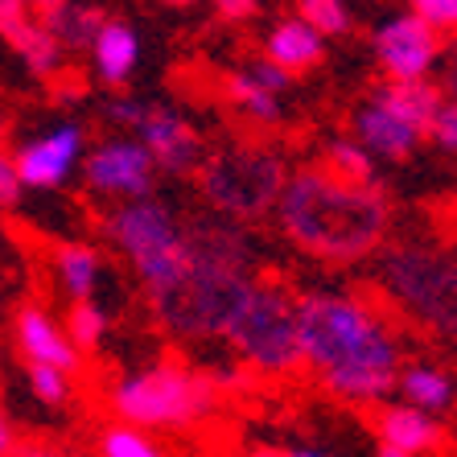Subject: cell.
I'll return each instance as SVG.
<instances>
[{"mask_svg": "<svg viewBox=\"0 0 457 457\" xmlns=\"http://www.w3.org/2000/svg\"><path fill=\"white\" fill-rule=\"evenodd\" d=\"M9 46L17 50V58L25 62V71H29L33 79H54L58 71H62V62H66V46L58 42V37L37 21V17H33V21L25 25Z\"/></svg>", "mask_w": 457, "mask_h": 457, "instance_id": "cell-21", "label": "cell"}, {"mask_svg": "<svg viewBox=\"0 0 457 457\" xmlns=\"http://www.w3.org/2000/svg\"><path fill=\"white\" fill-rule=\"evenodd\" d=\"M445 96L457 99V42H453V50H449V83H445Z\"/></svg>", "mask_w": 457, "mask_h": 457, "instance_id": "cell-38", "label": "cell"}, {"mask_svg": "<svg viewBox=\"0 0 457 457\" xmlns=\"http://www.w3.org/2000/svg\"><path fill=\"white\" fill-rule=\"evenodd\" d=\"M441 96L445 91H436L428 79H412V83H387L383 79L351 112V137L375 161L400 165L425 145L428 120H433Z\"/></svg>", "mask_w": 457, "mask_h": 457, "instance_id": "cell-7", "label": "cell"}, {"mask_svg": "<svg viewBox=\"0 0 457 457\" xmlns=\"http://www.w3.org/2000/svg\"><path fill=\"white\" fill-rule=\"evenodd\" d=\"M247 71H252L260 83L272 87V91H280V96H288V87H293V75H288V71H280L277 62H268L264 54H260V58H252V62H247Z\"/></svg>", "mask_w": 457, "mask_h": 457, "instance_id": "cell-34", "label": "cell"}, {"mask_svg": "<svg viewBox=\"0 0 457 457\" xmlns=\"http://www.w3.org/2000/svg\"><path fill=\"white\" fill-rule=\"evenodd\" d=\"M395 392H400L404 404L420 408V412H433V416L449 412V408L457 404L453 379H449L441 367H433V362H408V367H400Z\"/></svg>", "mask_w": 457, "mask_h": 457, "instance_id": "cell-20", "label": "cell"}, {"mask_svg": "<svg viewBox=\"0 0 457 457\" xmlns=\"http://www.w3.org/2000/svg\"><path fill=\"white\" fill-rule=\"evenodd\" d=\"M29 21H33V12L25 0H0V37L4 42H12Z\"/></svg>", "mask_w": 457, "mask_h": 457, "instance_id": "cell-32", "label": "cell"}, {"mask_svg": "<svg viewBox=\"0 0 457 457\" xmlns=\"http://www.w3.org/2000/svg\"><path fill=\"white\" fill-rule=\"evenodd\" d=\"M0 145H4V120H0Z\"/></svg>", "mask_w": 457, "mask_h": 457, "instance_id": "cell-43", "label": "cell"}, {"mask_svg": "<svg viewBox=\"0 0 457 457\" xmlns=\"http://www.w3.org/2000/svg\"><path fill=\"white\" fill-rule=\"evenodd\" d=\"M260 54H264L268 62H277L280 71L288 75H309V71H318L326 62V54H330V42L321 37L313 25H305L297 12H288V17H277V21L264 29L260 37Z\"/></svg>", "mask_w": 457, "mask_h": 457, "instance_id": "cell-16", "label": "cell"}, {"mask_svg": "<svg viewBox=\"0 0 457 457\" xmlns=\"http://www.w3.org/2000/svg\"><path fill=\"white\" fill-rule=\"evenodd\" d=\"M408 12H416L436 33H457V0H408Z\"/></svg>", "mask_w": 457, "mask_h": 457, "instance_id": "cell-30", "label": "cell"}, {"mask_svg": "<svg viewBox=\"0 0 457 457\" xmlns=\"http://www.w3.org/2000/svg\"><path fill=\"white\" fill-rule=\"evenodd\" d=\"M272 219L297 252L351 268L383 247L392 206L379 186H351L326 165H301L280 186Z\"/></svg>", "mask_w": 457, "mask_h": 457, "instance_id": "cell-2", "label": "cell"}, {"mask_svg": "<svg viewBox=\"0 0 457 457\" xmlns=\"http://www.w3.org/2000/svg\"><path fill=\"white\" fill-rule=\"evenodd\" d=\"M247 457H277V453H272V449H252Z\"/></svg>", "mask_w": 457, "mask_h": 457, "instance_id": "cell-42", "label": "cell"}, {"mask_svg": "<svg viewBox=\"0 0 457 457\" xmlns=\"http://www.w3.org/2000/svg\"><path fill=\"white\" fill-rule=\"evenodd\" d=\"M79 178H83L87 194H96L99 203L116 206V203L145 198V194H157L161 173L153 165L149 149L132 132H112L99 145H87Z\"/></svg>", "mask_w": 457, "mask_h": 457, "instance_id": "cell-10", "label": "cell"}, {"mask_svg": "<svg viewBox=\"0 0 457 457\" xmlns=\"http://www.w3.org/2000/svg\"><path fill=\"white\" fill-rule=\"evenodd\" d=\"M96 453L99 457H170L149 428L124 425V420H116V425H107L104 433H99Z\"/></svg>", "mask_w": 457, "mask_h": 457, "instance_id": "cell-27", "label": "cell"}, {"mask_svg": "<svg viewBox=\"0 0 457 457\" xmlns=\"http://www.w3.org/2000/svg\"><path fill=\"white\" fill-rule=\"evenodd\" d=\"M293 12H297L305 25H313L326 42H338V37H351L354 33L351 0H293Z\"/></svg>", "mask_w": 457, "mask_h": 457, "instance_id": "cell-25", "label": "cell"}, {"mask_svg": "<svg viewBox=\"0 0 457 457\" xmlns=\"http://www.w3.org/2000/svg\"><path fill=\"white\" fill-rule=\"evenodd\" d=\"M91 54V75L104 91H124L140 71V58H145V42H140V29L128 17H104L99 29L91 33L87 42Z\"/></svg>", "mask_w": 457, "mask_h": 457, "instance_id": "cell-15", "label": "cell"}, {"mask_svg": "<svg viewBox=\"0 0 457 457\" xmlns=\"http://www.w3.org/2000/svg\"><path fill=\"white\" fill-rule=\"evenodd\" d=\"M321 165H326L334 178L351 181V186H379V161L362 149L354 137L326 140V149H321Z\"/></svg>", "mask_w": 457, "mask_h": 457, "instance_id": "cell-22", "label": "cell"}, {"mask_svg": "<svg viewBox=\"0 0 457 457\" xmlns=\"http://www.w3.org/2000/svg\"><path fill=\"white\" fill-rule=\"evenodd\" d=\"M50 272L54 285L66 301H87L99 297V285H104V255L99 247L83 244V239H66L50 252Z\"/></svg>", "mask_w": 457, "mask_h": 457, "instance_id": "cell-18", "label": "cell"}, {"mask_svg": "<svg viewBox=\"0 0 457 457\" xmlns=\"http://www.w3.org/2000/svg\"><path fill=\"white\" fill-rule=\"evenodd\" d=\"M375 457H408V453H400V449H392V445H379L375 449Z\"/></svg>", "mask_w": 457, "mask_h": 457, "instance_id": "cell-41", "label": "cell"}, {"mask_svg": "<svg viewBox=\"0 0 457 457\" xmlns=\"http://www.w3.org/2000/svg\"><path fill=\"white\" fill-rule=\"evenodd\" d=\"M223 99L247 120V124H260V128H272L285 120V96L272 91L268 83L247 71V66H235L231 75L223 79Z\"/></svg>", "mask_w": 457, "mask_h": 457, "instance_id": "cell-19", "label": "cell"}, {"mask_svg": "<svg viewBox=\"0 0 457 457\" xmlns=\"http://www.w3.org/2000/svg\"><path fill=\"white\" fill-rule=\"evenodd\" d=\"M219 383L206 371H190L181 362H153L120 375L107 387V408L116 420L137 428H186L214 412Z\"/></svg>", "mask_w": 457, "mask_h": 457, "instance_id": "cell-6", "label": "cell"}, {"mask_svg": "<svg viewBox=\"0 0 457 457\" xmlns=\"http://www.w3.org/2000/svg\"><path fill=\"white\" fill-rule=\"evenodd\" d=\"M277 457H326V453H318V449H288V453H277Z\"/></svg>", "mask_w": 457, "mask_h": 457, "instance_id": "cell-39", "label": "cell"}, {"mask_svg": "<svg viewBox=\"0 0 457 457\" xmlns=\"http://www.w3.org/2000/svg\"><path fill=\"white\" fill-rule=\"evenodd\" d=\"M104 235L120 260L137 272V285L145 288L149 305L170 297L190 272V219L157 194L116 203L104 214Z\"/></svg>", "mask_w": 457, "mask_h": 457, "instance_id": "cell-4", "label": "cell"}, {"mask_svg": "<svg viewBox=\"0 0 457 457\" xmlns=\"http://www.w3.org/2000/svg\"><path fill=\"white\" fill-rule=\"evenodd\" d=\"M25 387H29V395L37 404L54 408V412L75 404V375L58 371L50 362H25Z\"/></svg>", "mask_w": 457, "mask_h": 457, "instance_id": "cell-26", "label": "cell"}, {"mask_svg": "<svg viewBox=\"0 0 457 457\" xmlns=\"http://www.w3.org/2000/svg\"><path fill=\"white\" fill-rule=\"evenodd\" d=\"M145 107H149V99H137V96H124V91H116L112 99H104V120L112 132H137L140 116H145Z\"/></svg>", "mask_w": 457, "mask_h": 457, "instance_id": "cell-29", "label": "cell"}, {"mask_svg": "<svg viewBox=\"0 0 457 457\" xmlns=\"http://www.w3.org/2000/svg\"><path fill=\"white\" fill-rule=\"evenodd\" d=\"M260 4L264 0H211V9L219 12V21L227 25H247L260 17Z\"/></svg>", "mask_w": 457, "mask_h": 457, "instance_id": "cell-33", "label": "cell"}, {"mask_svg": "<svg viewBox=\"0 0 457 457\" xmlns=\"http://www.w3.org/2000/svg\"><path fill=\"white\" fill-rule=\"evenodd\" d=\"M21 198H25V181L17 173V161H12V153L0 149V211H17Z\"/></svg>", "mask_w": 457, "mask_h": 457, "instance_id": "cell-31", "label": "cell"}, {"mask_svg": "<svg viewBox=\"0 0 457 457\" xmlns=\"http://www.w3.org/2000/svg\"><path fill=\"white\" fill-rule=\"evenodd\" d=\"M285 178V161L268 149H255V145L219 149L198 165V190H203L206 206L231 223H255V219L272 214Z\"/></svg>", "mask_w": 457, "mask_h": 457, "instance_id": "cell-9", "label": "cell"}, {"mask_svg": "<svg viewBox=\"0 0 457 457\" xmlns=\"http://www.w3.org/2000/svg\"><path fill=\"white\" fill-rule=\"evenodd\" d=\"M375 433H379V445H392L408 457H420V453H433L445 433H441V420L433 412H420L412 404H387L375 420Z\"/></svg>", "mask_w": 457, "mask_h": 457, "instance_id": "cell-17", "label": "cell"}, {"mask_svg": "<svg viewBox=\"0 0 457 457\" xmlns=\"http://www.w3.org/2000/svg\"><path fill=\"white\" fill-rule=\"evenodd\" d=\"M425 140H433V149H441V153H449V157H457V99H453V96H441V104H436L433 120H428Z\"/></svg>", "mask_w": 457, "mask_h": 457, "instance_id": "cell-28", "label": "cell"}, {"mask_svg": "<svg viewBox=\"0 0 457 457\" xmlns=\"http://www.w3.org/2000/svg\"><path fill=\"white\" fill-rule=\"evenodd\" d=\"M62 326H66V334H71V342L87 354V351H99V346L107 342V334H112V313H107V305L96 301V297L71 301Z\"/></svg>", "mask_w": 457, "mask_h": 457, "instance_id": "cell-24", "label": "cell"}, {"mask_svg": "<svg viewBox=\"0 0 457 457\" xmlns=\"http://www.w3.org/2000/svg\"><path fill=\"white\" fill-rule=\"evenodd\" d=\"M375 280L400 313L420 321L425 330L457 338V252L441 244H404L379 247Z\"/></svg>", "mask_w": 457, "mask_h": 457, "instance_id": "cell-5", "label": "cell"}, {"mask_svg": "<svg viewBox=\"0 0 457 457\" xmlns=\"http://www.w3.org/2000/svg\"><path fill=\"white\" fill-rule=\"evenodd\" d=\"M190 272L165 301L149 305L161 330L186 342H223L227 326L247 301L260 272H255V244L239 231V223L211 214L190 219Z\"/></svg>", "mask_w": 457, "mask_h": 457, "instance_id": "cell-3", "label": "cell"}, {"mask_svg": "<svg viewBox=\"0 0 457 457\" xmlns=\"http://www.w3.org/2000/svg\"><path fill=\"white\" fill-rule=\"evenodd\" d=\"M441 50H445L441 33L408 9L371 25V58L387 83L433 79L436 62H441Z\"/></svg>", "mask_w": 457, "mask_h": 457, "instance_id": "cell-11", "label": "cell"}, {"mask_svg": "<svg viewBox=\"0 0 457 457\" xmlns=\"http://www.w3.org/2000/svg\"><path fill=\"white\" fill-rule=\"evenodd\" d=\"M107 12L96 9V4H83V0H66V4H58L54 12H46V17H37V21L46 25V29L58 37V42L66 46V50H87V42H91V33L99 29V21H104Z\"/></svg>", "mask_w": 457, "mask_h": 457, "instance_id": "cell-23", "label": "cell"}, {"mask_svg": "<svg viewBox=\"0 0 457 457\" xmlns=\"http://www.w3.org/2000/svg\"><path fill=\"white\" fill-rule=\"evenodd\" d=\"M25 4H29L33 17H46V12H54L58 4H66V0H25Z\"/></svg>", "mask_w": 457, "mask_h": 457, "instance_id": "cell-37", "label": "cell"}, {"mask_svg": "<svg viewBox=\"0 0 457 457\" xmlns=\"http://www.w3.org/2000/svg\"><path fill=\"white\" fill-rule=\"evenodd\" d=\"M12 449H17V436H12L9 416L0 412V457H12Z\"/></svg>", "mask_w": 457, "mask_h": 457, "instance_id": "cell-36", "label": "cell"}, {"mask_svg": "<svg viewBox=\"0 0 457 457\" xmlns=\"http://www.w3.org/2000/svg\"><path fill=\"white\" fill-rule=\"evenodd\" d=\"M132 137L149 149L157 173H170V178H190V173H198V165L206 161V145H203L198 124L173 104L145 107V116H140Z\"/></svg>", "mask_w": 457, "mask_h": 457, "instance_id": "cell-13", "label": "cell"}, {"mask_svg": "<svg viewBox=\"0 0 457 457\" xmlns=\"http://www.w3.org/2000/svg\"><path fill=\"white\" fill-rule=\"evenodd\" d=\"M12 342H17L25 362H50V367H58L66 375L83 371V351L71 342L62 321L37 301H29V305L12 313Z\"/></svg>", "mask_w": 457, "mask_h": 457, "instance_id": "cell-14", "label": "cell"}, {"mask_svg": "<svg viewBox=\"0 0 457 457\" xmlns=\"http://www.w3.org/2000/svg\"><path fill=\"white\" fill-rule=\"evenodd\" d=\"M301 367L342 404H383L395 392L404 346L371 301L342 288H309L297 297Z\"/></svg>", "mask_w": 457, "mask_h": 457, "instance_id": "cell-1", "label": "cell"}, {"mask_svg": "<svg viewBox=\"0 0 457 457\" xmlns=\"http://www.w3.org/2000/svg\"><path fill=\"white\" fill-rule=\"evenodd\" d=\"M161 4H170V9H194V4H203V0H161Z\"/></svg>", "mask_w": 457, "mask_h": 457, "instance_id": "cell-40", "label": "cell"}, {"mask_svg": "<svg viewBox=\"0 0 457 457\" xmlns=\"http://www.w3.org/2000/svg\"><path fill=\"white\" fill-rule=\"evenodd\" d=\"M12 457H75V453L54 449V445H17V449H12Z\"/></svg>", "mask_w": 457, "mask_h": 457, "instance_id": "cell-35", "label": "cell"}, {"mask_svg": "<svg viewBox=\"0 0 457 457\" xmlns=\"http://www.w3.org/2000/svg\"><path fill=\"white\" fill-rule=\"evenodd\" d=\"M223 346L255 375H268V379L293 375L301 367L297 297L288 288L260 280L227 326Z\"/></svg>", "mask_w": 457, "mask_h": 457, "instance_id": "cell-8", "label": "cell"}, {"mask_svg": "<svg viewBox=\"0 0 457 457\" xmlns=\"http://www.w3.org/2000/svg\"><path fill=\"white\" fill-rule=\"evenodd\" d=\"M83 153L87 128L79 120H58V124H46L37 137L21 140L12 161H17L25 190H62L83 165Z\"/></svg>", "mask_w": 457, "mask_h": 457, "instance_id": "cell-12", "label": "cell"}]
</instances>
